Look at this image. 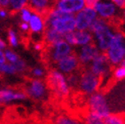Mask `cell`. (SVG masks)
Here are the masks:
<instances>
[{"label":"cell","mask_w":125,"mask_h":124,"mask_svg":"<svg viewBox=\"0 0 125 124\" xmlns=\"http://www.w3.org/2000/svg\"><path fill=\"white\" fill-rule=\"evenodd\" d=\"M103 82L99 76L95 75L87 68H83L79 71V83L77 90H79L83 94L90 96L94 93L100 91Z\"/></svg>","instance_id":"8992f818"},{"label":"cell","mask_w":125,"mask_h":124,"mask_svg":"<svg viewBox=\"0 0 125 124\" xmlns=\"http://www.w3.org/2000/svg\"><path fill=\"white\" fill-rule=\"evenodd\" d=\"M24 93L28 98H31L36 101L45 100L48 97L49 89L44 79L32 78L24 86Z\"/></svg>","instance_id":"30bf717a"},{"label":"cell","mask_w":125,"mask_h":124,"mask_svg":"<svg viewBox=\"0 0 125 124\" xmlns=\"http://www.w3.org/2000/svg\"><path fill=\"white\" fill-rule=\"evenodd\" d=\"M3 62H6L5 56H4V51L0 50V63H3Z\"/></svg>","instance_id":"8d00e7d4"},{"label":"cell","mask_w":125,"mask_h":124,"mask_svg":"<svg viewBox=\"0 0 125 124\" xmlns=\"http://www.w3.org/2000/svg\"><path fill=\"white\" fill-rule=\"evenodd\" d=\"M110 64L117 66L125 61V38L120 30H117L109 48L105 52Z\"/></svg>","instance_id":"277c9868"},{"label":"cell","mask_w":125,"mask_h":124,"mask_svg":"<svg viewBox=\"0 0 125 124\" xmlns=\"http://www.w3.org/2000/svg\"><path fill=\"white\" fill-rule=\"evenodd\" d=\"M86 103L87 107H89V111L98 114L103 118L107 117L110 113H112V109L108 98L101 91H98L94 94L87 96Z\"/></svg>","instance_id":"5b68a950"},{"label":"cell","mask_w":125,"mask_h":124,"mask_svg":"<svg viewBox=\"0 0 125 124\" xmlns=\"http://www.w3.org/2000/svg\"><path fill=\"white\" fill-rule=\"evenodd\" d=\"M117 31L114 23L97 17L92 23L90 32L93 35L94 44L100 52H106L109 48L114 34Z\"/></svg>","instance_id":"6da1fadb"},{"label":"cell","mask_w":125,"mask_h":124,"mask_svg":"<svg viewBox=\"0 0 125 124\" xmlns=\"http://www.w3.org/2000/svg\"><path fill=\"white\" fill-rule=\"evenodd\" d=\"M8 3H9V0H0V7L7 9Z\"/></svg>","instance_id":"e575fe53"},{"label":"cell","mask_w":125,"mask_h":124,"mask_svg":"<svg viewBox=\"0 0 125 124\" xmlns=\"http://www.w3.org/2000/svg\"><path fill=\"white\" fill-rule=\"evenodd\" d=\"M54 68L60 71L61 73H63L64 75H68L70 73L80 70V64L76 56V53L73 52L68 56L64 57L63 59H61L60 61H58L54 65Z\"/></svg>","instance_id":"7c38bea8"},{"label":"cell","mask_w":125,"mask_h":124,"mask_svg":"<svg viewBox=\"0 0 125 124\" xmlns=\"http://www.w3.org/2000/svg\"><path fill=\"white\" fill-rule=\"evenodd\" d=\"M5 49H7V45H6V42L2 39H0V50L4 51Z\"/></svg>","instance_id":"d590c367"},{"label":"cell","mask_w":125,"mask_h":124,"mask_svg":"<svg viewBox=\"0 0 125 124\" xmlns=\"http://www.w3.org/2000/svg\"><path fill=\"white\" fill-rule=\"evenodd\" d=\"M83 124H104V118L98 114L89 111L83 117Z\"/></svg>","instance_id":"603a6c76"},{"label":"cell","mask_w":125,"mask_h":124,"mask_svg":"<svg viewBox=\"0 0 125 124\" xmlns=\"http://www.w3.org/2000/svg\"><path fill=\"white\" fill-rule=\"evenodd\" d=\"M55 124H83L80 121L76 120L71 116H68L65 114L59 115L55 120Z\"/></svg>","instance_id":"484cf974"},{"label":"cell","mask_w":125,"mask_h":124,"mask_svg":"<svg viewBox=\"0 0 125 124\" xmlns=\"http://www.w3.org/2000/svg\"><path fill=\"white\" fill-rule=\"evenodd\" d=\"M98 17L94 8L84 7L77 13L74 14V21H75L76 31H90L92 23Z\"/></svg>","instance_id":"8fae6325"},{"label":"cell","mask_w":125,"mask_h":124,"mask_svg":"<svg viewBox=\"0 0 125 124\" xmlns=\"http://www.w3.org/2000/svg\"><path fill=\"white\" fill-rule=\"evenodd\" d=\"M87 69L93 72L95 75L99 76L103 82L104 79L111 76L113 66L110 64V62L104 52H99V54L92 60L90 65L87 66Z\"/></svg>","instance_id":"ba28073f"},{"label":"cell","mask_w":125,"mask_h":124,"mask_svg":"<svg viewBox=\"0 0 125 124\" xmlns=\"http://www.w3.org/2000/svg\"><path fill=\"white\" fill-rule=\"evenodd\" d=\"M33 12H34L33 9L31 8L29 5L28 6H24L23 8H21L20 10V12H18V13H20L21 21L22 22H29L31 16H32V14H33Z\"/></svg>","instance_id":"f1b7e54d"},{"label":"cell","mask_w":125,"mask_h":124,"mask_svg":"<svg viewBox=\"0 0 125 124\" xmlns=\"http://www.w3.org/2000/svg\"><path fill=\"white\" fill-rule=\"evenodd\" d=\"M53 2L50 0H28V5L33 9V11L45 15L47 11L52 7Z\"/></svg>","instance_id":"d6986e66"},{"label":"cell","mask_w":125,"mask_h":124,"mask_svg":"<svg viewBox=\"0 0 125 124\" xmlns=\"http://www.w3.org/2000/svg\"><path fill=\"white\" fill-rule=\"evenodd\" d=\"M109 1L113 2L117 7H119L120 9H124V7H125V0H109Z\"/></svg>","instance_id":"1f68e13d"},{"label":"cell","mask_w":125,"mask_h":124,"mask_svg":"<svg viewBox=\"0 0 125 124\" xmlns=\"http://www.w3.org/2000/svg\"><path fill=\"white\" fill-rule=\"evenodd\" d=\"M79 71H76V72H73V73H70L68 75H65L66 76V82H67V84L69 86L70 90H76L77 86H78V83H79Z\"/></svg>","instance_id":"d4e9b609"},{"label":"cell","mask_w":125,"mask_h":124,"mask_svg":"<svg viewBox=\"0 0 125 124\" xmlns=\"http://www.w3.org/2000/svg\"><path fill=\"white\" fill-rule=\"evenodd\" d=\"M46 54H47V59L50 64L53 66L57 63L58 61L63 59L64 57L68 56L69 54L73 53V47H71L69 44L64 41L61 40L53 45L46 46Z\"/></svg>","instance_id":"9c48e42d"},{"label":"cell","mask_w":125,"mask_h":124,"mask_svg":"<svg viewBox=\"0 0 125 124\" xmlns=\"http://www.w3.org/2000/svg\"><path fill=\"white\" fill-rule=\"evenodd\" d=\"M0 74L14 75V74H16V71L12 65H10L7 62H3V63H0Z\"/></svg>","instance_id":"83f0119b"},{"label":"cell","mask_w":125,"mask_h":124,"mask_svg":"<svg viewBox=\"0 0 125 124\" xmlns=\"http://www.w3.org/2000/svg\"><path fill=\"white\" fill-rule=\"evenodd\" d=\"M104 124H125L124 113H110L104 118Z\"/></svg>","instance_id":"7402d4cb"},{"label":"cell","mask_w":125,"mask_h":124,"mask_svg":"<svg viewBox=\"0 0 125 124\" xmlns=\"http://www.w3.org/2000/svg\"><path fill=\"white\" fill-rule=\"evenodd\" d=\"M94 43L93 35L90 31H74V46L83 47Z\"/></svg>","instance_id":"ac0fdd59"},{"label":"cell","mask_w":125,"mask_h":124,"mask_svg":"<svg viewBox=\"0 0 125 124\" xmlns=\"http://www.w3.org/2000/svg\"><path fill=\"white\" fill-rule=\"evenodd\" d=\"M4 56L6 62L13 66L16 73H24L28 70V65L24 62V60L21 59L20 55L16 54L14 51H12L11 49H5Z\"/></svg>","instance_id":"2e32d148"},{"label":"cell","mask_w":125,"mask_h":124,"mask_svg":"<svg viewBox=\"0 0 125 124\" xmlns=\"http://www.w3.org/2000/svg\"><path fill=\"white\" fill-rule=\"evenodd\" d=\"M7 39H8V45L12 48H16L20 45V38H18V35L16 34V32L14 30H8V34H7Z\"/></svg>","instance_id":"4316f807"},{"label":"cell","mask_w":125,"mask_h":124,"mask_svg":"<svg viewBox=\"0 0 125 124\" xmlns=\"http://www.w3.org/2000/svg\"><path fill=\"white\" fill-rule=\"evenodd\" d=\"M50 1H51V2H54V1H55V0H50Z\"/></svg>","instance_id":"74e56055"},{"label":"cell","mask_w":125,"mask_h":124,"mask_svg":"<svg viewBox=\"0 0 125 124\" xmlns=\"http://www.w3.org/2000/svg\"><path fill=\"white\" fill-rule=\"evenodd\" d=\"M52 6L62 12L73 15L85 7L83 0H55Z\"/></svg>","instance_id":"4fadbf2b"},{"label":"cell","mask_w":125,"mask_h":124,"mask_svg":"<svg viewBox=\"0 0 125 124\" xmlns=\"http://www.w3.org/2000/svg\"><path fill=\"white\" fill-rule=\"evenodd\" d=\"M114 69H112L111 76L116 82H122L125 78V61L122 62L121 64L114 66Z\"/></svg>","instance_id":"cb8c5ba5"},{"label":"cell","mask_w":125,"mask_h":124,"mask_svg":"<svg viewBox=\"0 0 125 124\" xmlns=\"http://www.w3.org/2000/svg\"><path fill=\"white\" fill-rule=\"evenodd\" d=\"M99 18H102L112 23H116L118 21H121V11L119 7L109 0H100L94 7Z\"/></svg>","instance_id":"52a82bcc"},{"label":"cell","mask_w":125,"mask_h":124,"mask_svg":"<svg viewBox=\"0 0 125 124\" xmlns=\"http://www.w3.org/2000/svg\"><path fill=\"white\" fill-rule=\"evenodd\" d=\"M8 14H9V11H8V9L0 7V17H2V18H5L6 16L8 15Z\"/></svg>","instance_id":"836d02e7"},{"label":"cell","mask_w":125,"mask_h":124,"mask_svg":"<svg viewBox=\"0 0 125 124\" xmlns=\"http://www.w3.org/2000/svg\"><path fill=\"white\" fill-rule=\"evenodd\" d=\"M99 52L100 51L97 49V47L95 46L94 43L90 45H86V46L79 47L78 51L76 53V56L78 58L80 66H83V68H87V66L90 65L92 60L99 54Z\"/></svg>","instance_id":"5bb4252c"},{"label":"cell","mask_w":125,"mask_h":124,"mask_svg":"<svg viewBox=\"0 0 125 124\" xmlns=\"http://www.w3.org/2000/svg\"><path fill=\"white\" fill-rule=\"evenodd\" d=\"M27 99L28 97L23 91L11 89V88L0 89V106L16 101H23L27 100Z\"/></svg>","instance_id":"9a60e30c"},{"label":"cell","mask_w":125,"mask_h":124,"mask_svg":"<svg viewBox=\"0 0 125 124\" xmlns=\"http://www.w3.org/2000/svg\"><path fill=\"white\" fill-rule=\"evenodd\" d=\"M20 29L22 33L24 34H27V33H30V28H29V23L28 22H21L20 24Z\"/></svg>","instance_id":"d6a6232c"},{"label":"cell","mask_w":125,"mask_h":124,"mask_svg":"<svg viewBox=\"0 0 125 124\" xmlns=\"http://www.w3.org/2000/svg\"><path fill=\"white\" fill-rule=\"evenodd\" d=\"M44 17H45L47 28H51L63 36L67 33L75 31V21H74L73 14L62 12L52 6L44 15Z\"/></svg>","instance_id":"7a4b0ae2"},{"label":"cell","mask_w":125,"mask_h":124,"mask_svg":"<svg viewBox=\"0 0 125 124\" xmlns=\"http://www.w3.org/2000/svg\"><path fill=\"white\" fill-rule=\"evenodd\" d=\"M28 6V0H9L8 3V11L11 14L18 13L21 8Z\"/></svg>","instance_id":"44dd1931"},{"label":"cell","mask_w":125,"mask_h":124,"mask_svg":"<svg viewBox=\"0 0 125 124\" xmlns=\"http://www.w3.org/2000/svg\"><path fill=\"white\" fill-rule=\"evenodd\" d=\"M28 23L30 28V33L35 35H43L44 31L46 29V21L44 15L35 11L33 12Z\"/></svg>","instance_id":"e0dca14e"},{"label":"cell","mask_w":125,"mask_h":124,"mask_svg":"<svg viewBox=\"0 0 125 124\" xmlns=\"http://www.w3.org/2000/svg\"><path fill=\"white\" fill-rule=\"evenodd\" d=\"M31 73L34 76V78H41L43 79L46 76V70L45 68H43L42 66H36L34 67L32 70H31Z\"/></svg>","instance_id":"f546056e"},{"label":"cell","mask_w":125,"mask_h":124,"mask_svg":"<svg viewBox=\"0 0 125 124\" xmlns=\"http://www.w3.org/2000/svg\"><path fill=\"white\" fill-rule=\"evenodd\" d=\"M46 83L49 91H51L58 98L65 99L70 95V89L67 84L66 76L55 68H51L46 73Z\"/></svg>","instance_id":"3957f363"},{"label":"cell","mask_w":125,"mask_h":124,"mask_svg":"<svg viewBox=\"0 0 125 124\" xmlns=\"http://www.w3.org/2000/svg\"><path fill=\"white\" fill-rule=\"evenodd\" d=\"M99 1L100 0H83L84 6L85 7H90V8H94Z\"/></svg>","instance_id":"4dcf8cb0"},{"label":"cell","mask_w":125,"mask_h":124,"mask_svg":"<svg viewBox=\"0 0 125 124\" xmlns=\"http://www.w3.org/2000/svg\"><path fill=\"white\" fill-rule=\"evenodd\" d=\"M61 40H63V35H61L57 33L56 31H54L51 28H47L45 29L43 33V43L45 46H50L53 45L55 43H57Z\"/></svg>","instance_id":"ffe728a7"}]
</instances>
